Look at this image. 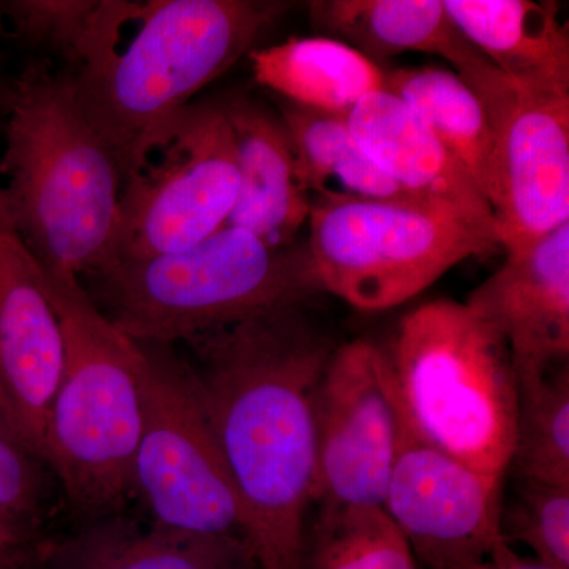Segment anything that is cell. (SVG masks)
<instances>
[{
  "mask_svg": "<svg viewBox=\"0 0 569 569\" xmlns=\"http://www.w3.org/2000/svg\"><path fill=\"white\" fill-rule=\"evenodd\" d=\"M458 73L490 127L498 246L519 252L569 222V97L520 84L488 61Z\"/></svg>",
  "mask_w": 569,
  "mask_h": 569,
  "instance_id": "cell-10",
  "label": "cell"
},
{
  "mask_svg": "<svg viewBox=\"0 0 569 569\" xmlns=\"http://www.w3.org/2000/svg\"><path fill=\"white\" fill-rule=\"evenodd\" d=\"M140 2L11 0L0 3L18 39L58 52L74 71L114 50Z\"/></svg>",
  "mask_w": 569,
  "mask_h": 569,
  "instance_id": "cell-23",
  "label": "cell"
},
{
  "mask_svg": "<svg viewBox=\"0 0 569 569\" xmlns=\"http://www.w3.org/2000/svg\"><path fill=\"white\" fill-rule=\"evenodd\" d=\"M40 569H258L246 541L130 520H92L59 545L48 542Z\"/></svg>",
  "mask_w": 569,
  "mask_h": 569,
  "instance_id": "cell-18",
  "label": "cell"
},
{
  "mask_svg": "<svg viewBox=\"0 0 569 569\" xmlns=\"http://www.w3.org/2000/svg\"><path fill=\"white\" fill-rule=\"evenodd\" d=\"M383 511L425 569H460L511 546L501 533V482L426 443L406 421Z\"/></svg>",
  "mask_w": 569,
  "mask_h": 569,
  "instance_id": "cell-12",
  "label": "cell"
},
{
  "mask_svg": "<svg viewBox=\"0 0 569 569\" xmlns=\"http://www.w3.org/2000/svg\"><path fill=\"white\" fill-rule=\"evenodd\" d=\"M0 86H2V81H0Z\"/></svg>",
  "mask_w": 569,
  "mask_h": 569,
  "instance_id": "cell-32",
  "label": "cell"
},
{
  "mask_svg": "<svg viewBox=\"0 0 569 569\" xmlns=\"http://www.w3.org/2000/svg\"><path fill=\"white\" fill-rule=\"evenodd\" d=\"M43 542L39 533V520L0 511V560L29 552Z\"/></svg>",
  "mask_w": 569,
  "mask_h": 569,
  "instance_id": "cell-28",
  "label": "cell"
},
{
  "mask_svg": "<svg viewBox=\"0 0 569 569\" xmlns=\"http://www.w3.org/2000/svg\"><path fill=\"white\" fill-rule=\"evenodd\" d=\"M220 102L233 133L239 173L227 227L249 231L272 247L293 246L312 200L283 119L247 96L231 93Z\"/></svg>",
  "mask_w": 569,
  "mask_h": 569,
  "instance_id": "cell-16",
  "label": "cell"
},
{
  "mask_svg": "<svg viewBox=\"0 0 569 569\" xmlns=\"http://www.w3.org/2000/svg\"><path fill=\"white\" fill-rule=\"evenodd\" d=\"M37 458L0 437V511L39 520L43 482Z\"/></svg>",
  "mask_w": 569,
  "mask_h": 569,
  "instance_id": "cell-27",
  "label": "cell"
},
{
  "mask_svg": "<svg viewBox=\"0 0 569 569\" xmlns=\"http://www.w3.org/2000/svg\"><path fill=\"white\" fill-rule=\"evenodd\" d=\"M309 18L318 31L377 66L403 52L438 56L456 70L486 61L451 20L443 0H312Z\"/></svg>",
  "mask_w": 569,
  "mask_h": 569,
  "instance_id": "cell-19",
  "label": "cell"
},
{
  "mask_svg": "<svg viewBox=\"0 0 569 569\" xmlns=\"http://www.w3.org/2000/svg\"><path fill=\"white\" fill-rule=\"evenodd\" d=\"M62 369V329L43 272L0 197V377L40 460Z\"/></svg>",
  "mask_w": 569,
  "mask_h": 569,
  "instance_id": "cell-14",
  "label": "cell"
},
{
  "mask_svg": "<svg viewBox=\"0 0 569 569\" xmlns=\"http://www.w3.org/2000/svg\"><path fill=\"white\" fill-rule=\"evenodd\" d=\"M92 301L134 342L174 346L323 295L307 242L272 247L223 227L181 252L114 261L89 276Z\"/></svg>",
  "mask_w": 569,
  "mask_h": 569,
  "instance_id": "cell-4",
  "label": "cell"
},
{
  "mask_svg": "<svg viewBox=\"0 0 569 569\" xmlns=\"http://www.w3.org/2000/svg\"><path fill=\"white\" fill-rule=\"evenodd\" d=\"M0 437L7 438L11 443L17 445V447L24 449L33 458H37L31 438L26 433L24 426H22L21 419L18 417L17 410H14L2 377H0Z\"/></svg>",
  "mask_w": 569,
  "mask_h": 569,
  "instance_id": "cell-29",
  "label": "cell"
},
{
  "mask_svg": "<svg viewBox=\"0 0 569 569\" xmlns=\"http://www.w3.org/2000/svg\"><path fill=\"white\" fill-rule=\"evenodd\" d=\"M138 346L142 419L134 459L137 489L160 526L246 541L241 500L192 367L173 346Z\"/></svg>",
  "mask_w": 569,
  "mask_h": 569,
  "instance_id": "cell-8",
  "label": "cell"
},
{
  "mask_svg": "<svg viewBox=\"0 0 569 569\" xmlns=\"http://www.w3.org/2000/svg\"><path fill=\"white\" fill-rule=\"evenodd\" d=\"M290 7L282 0L140 2L138 31L126 48L70 71L123 182L167 141L194 96L249 56Z\"/></svg>",
  "mask_w": 569,
  "mask_h": 569,
  "instance_id": "cell-3",
  "label": "cell"
},
{
  "mask_svg": "<svg viewBox=\"0 0 569 569\" xmlns=\"http://www.w3.org/2000/svg\"><path fill=\"white\" fill-rule=\"evenodd\" d=\"M385 351L411 432L503 481L515 449L519 387L496 329L463 302L438 299L403 316Z\"/></svg>",
  "mask_w": 569,
  "mask_h": 569,
  "instance_id": "cell-6",
  "label": "cell"
},
{
  "mask_svg": "<svg viewBox=\"0 0 569 569\" xmlns=\"http://www.w3.org/2000/svg\"><path fill=\"white\" fill-rule=\"evenodd\" d=\"M501 533L539 563L569 569V486L519 481L515 500L501 509Z\"/></svg>",
  "mask_w": 569,
  "mask_h": 569,
  "instance_id": "cell-26",
  "label": "cell"
},
{
  "mask_svg": "<svg viewBox=\"0 0 569 569\" xmlns=\"http://www.w3.org/2000/svg\"><path fill=\"white\" fill-rule=\"evenodd\" d=\"M479 54L508 78L569 97V33L553 3L531 0H443Z\"/></svg>",
  "mask_w": 569,
  "mask_h": 569,
  "instance_id": "cell-17",
  "label": "cell"
},
{
  "mask_svg": "<svg viewBox=\"0 0 569 569\" xmlns=\"http://www.w3.org/2000/svg\"><path fill=\"white\" fill-rule=\"evenodd\" d=\"M47 545L48 542L44 541L39 548L29 550V552L0 560V569H40Z\"/></svg>",
  "mask_w": 569,
  "mask_h": 569,
  "instance_id": "cell-31",
  "label": "cell"
},
{
  "mask_svg": "<svg viewBox=\"0 0 569 569\" xmlns=\"http://www.w3.org/2000/svg\"><path fill=\"white\" fill-rule=\"evenodd\" d=\"M41 272L63 337L61 383L48 415L41 460L54 470L77 515L108 518L137 489L140 346L108 320L80 277L58 269Z\"/></svg>",
  "mask_w": 569,
  "mask_h": 569,
  "instance_id": "cell-5",
  "label": "cell"
},
{
  "mask_svg": "<svg viewBox=\"0 0 569 569\" xmlns=\"http://www.w3.org/2000/svg\"><path fill=\"white\" fill-rule=\"evenodd\" d=\"M518 421L509 467L523 482L569 486V370L519 381Z\"/></svg>",
  "mask_w": 569,
  "mask_h": 569,
  "instance_id": "cell-24",
  "label": "cell"
},
{
  "mask_svg": "<svg viewBox=\"0 0 569 569\" xmlns=\"http://www.w3.org/2000/svg\"><path fill=\"white\" fill-rule=\"evenodd\" d=\"M385 89L417 112L488 200L492 174L490 127L477 93L458 71L432 66L387 70Z\"/></svg>",
  "mask_w": 569,
  "mask_h": 569,
  "instance_id": "cell-22",
  "label": "cell"
},
{
  "mask_svg": "<svg viewBox=\"0 0 569 569\" xmlns=\"http://www.w3.org/2000/svg\"><path fill=\"white\" fill-rule=\"evenodd\" d=\"M463 305L505 340L518 383L568 365L569 222L507 253Z\"/></svg>",
  "mask_w": 569,
  "mask_h": 569,
  "instance_id": "cell-13",
  "label": "cell"
},
{
  "mask_svg": "<svg viewBox=\"0 0 569 569\" xmlns=\"http://www.w3.org/2000/svg\"><path fill=\"white\" fill-rule=\"evenodd\" d=\"M0 197L44 269L92 276L112 261L121 168L82 110L70 71L28 63L0 86Z\"/></svg>",
  "mask_w": 569,
  "mask_h": 569,
  "instance_id": "cell-2",
  "label": "cell"
},
{
  "mask_svg": "<svg viewBox=\"0 0 569 569\" xmlns=\"http://www.w3.org/2000/svg\"><path fill=\"white\" fill-rule=\"evenodd\" d=\"M460 569H552L539 563L533 557H520L512 550L511 546L500 550L496 556L488 559L475 561Z\"/></svg>",
  "mask_w": 569,
  "mask_h": 569,
  "instance_id": "cell-30",
  "label": "cell"
},
{
  "mask_svg": "<svg viewBox=\"0 0 569 569\" xmlns=\"http://www.w3.org/2000/svg\"><path fill=\"white\" fill-rule=\"evenodd\" d=\"M347 122L370 159L397 186L497 239L496 220L485 194L399 97L387 89L369 93L348 114Z\"/></svg>",
  "mask_w": 569,
  "mask_h": 569,
  "instance_id": "cell-15",
  "label": "cell"
},
{
  "mask_svg": "<svg viewBox=\"0 0 569 569\" xmlns=\"http://www.w3.org/2000/svg\"><path fill=\"white\" fill-rule=\"evenodd\" d=\"M244 511L258 569H305L316 479V399L335 339L306 309L277 310L186 342Z\"/></svg>",
  "mask_w": 569,
  "mask_h": 569,
  "instance_id": "cell-1",
  "label": "cell"
},
{
  "mask_svg": "<svg viewBox=\"0 0 569 569\" xmlns=\"http://www.w3.org/2000/svg\"><path fill=\"white\" fill-rule=\"evenodd\" d=\"M254 81L306 110L348 118L369 93L383 91L387 70L329 37L290 39L249 52Z\"/></svg>",
  "mask_w": 569,
  "mask_h": 569,
  "instance_id": "cell-20",
  "label": "cell"
},
{
  "mask_svg": "<svg viewBox=\"0 0 569 569\" xmlns=\"http://www.w3.org/2000/svg\"><path fill=\"white\" fill-rule=\"evenodd\" d=\"M403 535L381 508L318 511L307 531L305 569H419Z\"/></svg>",
  "mask_w": 569,
  "mask_h": 569,
  "instance_id": "cell-25",
  "label": "cell"
},
{
  "mask_svg": "<svg viewBox=\"0 0 569 569\" xmlns=\"http://www.w3.org/2000/svg\"><path fill=\"white\" fill-rule=\"evenodd\" d=\"M279 114L293 140L302 182L312 203L399 201L427 204L397 186L370 159L351 132L347 118L306 110L283 100L279 103Z\"/></svg>",
  "mask_w": 569,
  "mask_h": 569,
  "instance_id": "cell-21",
  "label": "cell"
},
{
  "mask_svg": "<svg viewBox=\"0 0 569 569\" xmlns=\"http://www.w3.org/2000/svg\"><path fill=\"white\" fill-rule=\"evenodd\" d=\"M238 187L233 133L220 97L197 100L123 182L111 263L200 244L227 227Z\"/></svg>",
  "mask_w": 569,
  "mask_h": 569,
  "instance_id": "cell-9",
  "label": "cell"
},
{
  "mask_svg": "<svg viewBox=\"0 0 569 569\" xmlns=\"http://www.w3.org/2000/svg\"><path fill=\"white\" fill-rule=\"evenodd\" d=\"M402 425L385 348L337 346L316 399L318 511L383 509Z\"/></svg>",
  "mask_w": 569,
  "mask_h": 569,
  "instance_id": "cell-11",
  "label": "cell"
},
{
  "mask_svg": "<svg viewBox=\"0 0 569 569\" xmlns=\"http://www.w3.org/2000/svg\"><path fill=\"white\" fill-rule=\"evenodd\" d=\"M307 223L325 293L362 312L403 305L498 246L455 213L399 201H313Z\"/></svg>",
  "mask_w": 569,
  "mask_h": 569,
  "instance_id": "cell-7",
  "label": "cell"
}]
</instances>
